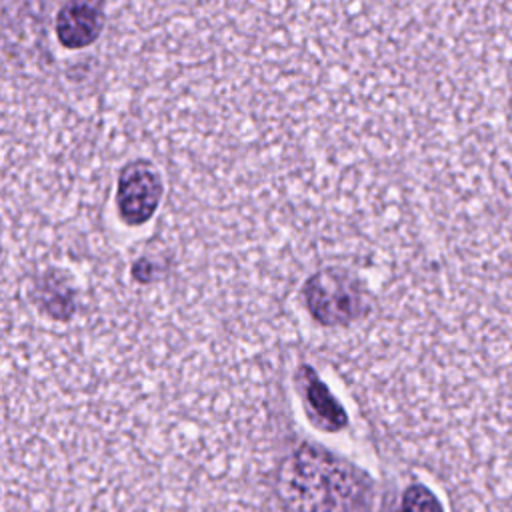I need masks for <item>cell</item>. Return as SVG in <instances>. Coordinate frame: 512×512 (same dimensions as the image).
Instances as JSON below:
<instances>
[{
    "label": "cell",
    "mask_w": 512,
    "mask_h": 512,
    "mask_svg": "<svg viewBox=\"0 0 512 512\" xmlns=\"http://www.w3.org/2000/svg\"><path fill=\"white\" fill-rule=\"evenodd\" d=\"M278 490L290 512H370L366 482L308 446L284 464Z\"/></svg>",
    "instance_id": "cell-1"
},
{
    "label": "cell",
    "mask_w": 512,
    "mask_h": 512,
    "mask_svg": "<svg viewBox=\"0 0 512 512\" xmlns=\"http://www.w3.org/2000/svg\"><path fill=\"white\" fill-rule=\"evenodd\" d=\"M308 312L324 326H344L368 310L362 282L346 270L324 268L312 274L302 288Z\"/></svg>",
    "instance_id": "cell-2"
},
{
    "label": "cell",
    "mask_w": 512,
    "mask_h": 512,
    "mask_svg": "<svg viewBox=\"0 0 512 512\" xmlns=\"http://www.w3.org/2000/svg\"><path fill=\"white\" fill-rule=\"evenodd\" d=\"M162 192V178L152 162H128L118 176L116 188V208L124 224L140 226L148 222L160 204Z\"/></svg>",
    "instance_id": "cell-3"
},
{
    "label": "cell",
    "mask_w": 512,
    "mask_h": 512,
    "mask_svg": "<svg viewBox=\"0 0 512 512\" xmlns=\"http://www.w3.org/2000/svg\"><path fill=\"white\" fill-rule=\"evenodd\" d=\"M102 26L104 10L100 0H68L56 16V36L70 50L90 46L100 36Z\"/></svg>",
    "instance_id": "cell-4"
},
{
    "label": "cell",
    "mask_w": 512,
    "mask_h": 512,
    "mask_svg": "<svg viewBox=\"0 0 512 512\" xmlns=\"http://www.w3.org/2000/svg\"><path fill=\"white\" fill-rule=\"evenodd\" d=\"M302 378V392L306 396L308 412L312 414V420L316 426H320L326 432H336L346 426V412L336 402V398L330 394L326 384L318 380V376L312 372V368L304 366L300 370Z\"/></svg>",
    "instance_id": "cell-5"
},
{
    "label": "cell",
    "mask_w": 512,
    "mask_h": 512,
    "mask_svg": "<svg viewBox=\"0 0 512 512\" xmlns=\"http://www.w3.org/2000/svg\"><path fill=\"white\" fill-rule=\"evenodd\" d=\"M400 512H442V506L426 486L414 484L404 492Z\"/></svg>",
    "instance_id": "cell-6"
}]
</instances>
